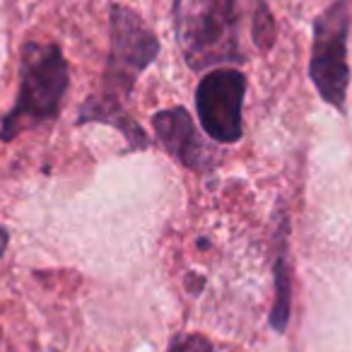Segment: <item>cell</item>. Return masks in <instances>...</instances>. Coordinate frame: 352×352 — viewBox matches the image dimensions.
<instances>
[{
    "mask_svg": "<svg viewBox=\"0 0 352 352\" xmlns=\"http://www.w3.org/2000/svg\"><path fill=\"white\" fill-rule=\"evenodd\" d=\"M109 49L107 68H104L102 92L92 94L78 111V126L82 123H107L121 131L131 150H147L150 138L126 113V102L131 99L138 78L155 63L160 54V39L147 27L138 12L126 6H111L109 10Z\"/></svg>",
    "mask_w": 352,
    "mask_h": 352,
    "instance_id": "cell-1",
    "label": "cell"
},
{
    "mask_svg": "<svg viewBox=\"0 0 352 352\" xmlns=\"http://www.w3.org/2000/svg\"><path fill=\"white\" fill-rule=\"evenodd\" d=\"M68 82V60L58 44L30 41L22 46L17 102L0 123V140L10 142L27 128L58 118Z\"/></svg>",
    "mask_w": 352,
    "mask_h": 352,
    "instance_id": "cell-2",
    "label": "cell"
},
{
    "mask_svg": "<svg viewBox=\"0 0 352 352\" xmlns=\"http://www.w3.org/2000/svg\"><path fill=\"white\" fill-rule=\"evenodd\" d=\"M174 34L191 70L244 60L236 0H174Z\"/></svg>",
    "mask_w": 352,
    "mask_h": 352,
    "instance_id": "cell-3",
    "label": "cell"
},
{
    "mask_svg": "<svg viewBox=\"0 0 352 352\" xmlns=\"http://www.w3.org/2000/svg\"><path fill=\"white\" fill-rule=\"evenodd\" d=\"M347 39H350V0H333L314 20L309 80L316 87L318 97L338 111H345L347 85H350Z\"/></svg>",
    "mask_w": 352,
    "mask_h": 352,
    "instance_id": "cell-4",
    "label": "cell"
},
{
    "mask_svg": "<svg viewBox=\"0 0 352 352\" xmlns=\"http://www.w3.org/2000/svg\"><path fill=\"white\" fill-rule=\"evenodd\" d=\"M246 78L236 68H212L196 87V111L208 138L232 145L244 133Z\"/></svg>",
    "mask_w": 352,
    "mask_h": 352,
    "instance_id": "cell-5",
    "label": "cell"
},
{
    "mask_svg": "<svg viewBox=\"0 0 352 352\" xmlns=\"http://www.w3.org/2000/svg\"><path fill=\"white\" fill-rule=\"evenodd\" d=\"M152 128H155L160 145L182 166L198 171V174L212 169L210 150L203 142L191 113L184 107H171L164 109V111H157L152 116Z\"/></svg>",
    "mask_w": 352,
    "mask_h": 352,
    "instance_id": "cell-6",
    "label": "cell"
},
{
    "mask_svg": "<svg viewBox=\"0 0 352 352\" xmlns=\"http://www.w3.org/2000/svg\"><path fill=\"white\" fill-rule=\"evenodd\" d=\"M275 299L273 309H270V328L275 333H285L289 323V311H292V275H289V265L285 254L278 256L275 261Z\"/></svg>",
    "mask_w": 352,
    "mask_h": 352,
    "instance_id": "cell-7",
    "label": "cell"
},
{
    "mask_svg": "<svg viewBox=\"0 0 352 352\" xmlns=\"http://www.w3.org/2000/svg\"><path fill=\"white\" fill-rule=\"evenodd\" d=\"M251 34H254V41L261 51H268L270 46L275 44V20H273V12H270L268 6H265V0H258V3H256Z\"/></svg>",
    "mask_w": 352,
    "mask_h": 352,
    "instance_id": "cell-8",
    "label": "cell"
},
{
    "mask_svg": "<svg viewBox=\"0 0 352 352\" xmlns=\"http://www.w3.org/2000/svg\"><path fill=\"white\" fill-rule=\"evenodd\" d=\"M169 352H215V347H212V342L208 340L206 336H196V333H191V336L176 338V340L171 342Z\"/></svg>",
    "mask_w": 352,
    "mask_h": 352,
    "instance_id": "cell-9",
    "label": "cell"
},
{
    "mask_svg": "<svg viewBox=\"0 0 352 352\" xmlns=\"http://www.w3.org/2000/svg\"><path fill=\"white\" fill-rule=\"evenodd\" d=\"M203 287H206V278H203V275H198V273H188V278H186V289H188V292L201 294Z\"/></svg>",
    "mask_w": 352,
    "mask_h": 352,
    "instance_id": "cell-10",
    "label": "cell"
}]
</instances>
